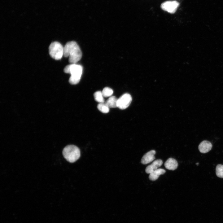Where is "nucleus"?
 <instances>
[{"label":"nucleus","instance_id":"obj_7","mask_svg":"<svg viewBox=\"0 0 223 223\" xmlns=\"http://www.w3.org/2000/svg\"><path fill=\"white\" fill-rule=\"evenodd\" d=\"M156 153L155 150H151L146 153L142 157L141 163L143 164H146L151 163L155 159V155Z\"/></svg>","mask_w":223,"mask_h":223},{"label":"nucleus","instance_id":"obj_9","mask_svg":"<svg viewBox=\"0 0 223 223\" xmlns=\"http://www.w3.org/2000/svg\"><path fill=\"white\" fill-rule=\"evenodd\" d=\"M212 146V144L209 141L204 140L200 143L198 148L201 153H206L211 150Z\"/></svg>","mask_w":223,"mask_h":223},{"label":"nucleus","instance_id":"obj_3","mask_svg":"<svg viewBox=\"0 0 223 223\" xmlns=\"http://www.w3.org/2000/svg\"><path fill=\"white\" fill-rule=\"evenodd\" d=\"M63 154L64 158L68 162L73 163L80 157L79 149L76 146L70 145L66 146L63 149Z\"/></svg>","mask_w":223,"mask_h":223},{"label":"nucleus","instance_id":"obj_12","mask_svg":"<svg viewBox=\"0 0 223 223\" xmlns=\"http://www.w3.org/2000/svg\"><path fill=\"white\" fill-rule=\"evenodd\" d=\"M118 98L115 96H111L104 103L110 108L117 107V102Z\"/></svg>","mask_w":223,"mask_h":223},{"label":"nucleus","instance_id":"obj_2","mask_svg":"<svg viewBox=\"0 0 223 223\" xmlns=\"http://www.w3.org/2000/svg\"><path fill=\"white\" fill-rule=\"evenodd\" d=\"M83 71L82 67L80 65L70 64L66 66L64 69L66 73H69L71 76L69 82L71 84H78L80 81Z\"/></svg>","mask_w":223,"mask_h":223},{"label":"nucleus","instance_id":"obj_13","mask_svg":"<svg viewBox=\"0 0 223 223\" xmlns=\"http://www.w3.org/2000/svg\"><path fill=\"white\" fill-rule=\"evenodd\" d=\"M94 95L95 100L97 102L99 103H105L104 97L102 92L97 91L94 93Z\"/></svg>","mask_w":223,"mask_h":223},{"label":"nucleus","instance_id":"obj_8","mask_svg":"<svg viewBox=\"0 0 223 223\" xmlns=\"http://www.w3.org/2000/svg\"><path fill=\"white\" fill-rule=\"evenodd\" d=\"M163 164L161 160L158 159L154 161L150 165L148 166L146 168L145 172L147 174H150L154 170L158 169Z\"/></svg>","mask_w":223,"mask_h":223},{"label":"nucleus","instance_id":"obj_4","mask_svg":"<svg viewBox=\"0 0 223 223\" xmlns=\"http://www.w3.org/2000/svg\"><path fill=\"white\" fill-rule=\"evenodd\" d=\"M49 50L50 55L55 59L59 60L63 56L64 47L58 42H52L49 46Z\"/></svg>","mask_w":223,"mask_h":223},{"label":"nucleus","instance_id":"obj_15","mask_svg":"<svg viewBox=\"0 0 223 223\" xmlns=\"http://www.w3.org/2000/svg\"><path fill=\"white\" fill-rule=\"evenodd\" d=\"M216 173L217 177L223 178V165L218 164L216 168Z\"/></svg>","mask_w":223,"mask_h":223},{"label":"nucleus","instance_id":"obj_10","mask_svg":"<svg viewBox=\"0 0 223 223\" xmlns=\"http://www.w3.org/2000/svg\"><path fill=\"white\" fill-rule=\"evenodd\" d=\"M164 165L166 168L169 170H174L177 168L178 164L175 159L170 158L166 161Z\"/></svg>","mask_w":223,"mask_h":223},{"label":"nucleus","instance_id":"obj_11","mask_svg":"<svg viewBox=\"0 0 223 223\" xmlns=\"http://www.w3.org/2000/svg\"><path fill=\"white\" fill-rule=\"evenodd\" d=\"M165 173V170L162 168H158L150 173L149 178L152 181L157 180L161 175Z\"/></svg>","mask_w":223,"mask_h":223},{"label":"nucleus","instance_id":"obj_14","mask_svg":"<svg viewBox=\"0 0 223 223\" xmlns=\"http://www.w3.org/2000/svg\"><path fill=\"white\" fill-rule=\"evenodd\" d=\"M98 110L102 113H106L109 112V108L104 103H100L97 105Z\"/></svg>","mask_w":223,"mask_h":223},{"label":"nucleus","instance_id":"obj_16","mask_svg":"<svg viewBox=\"0 0 223 223\" xmlns=\"http://www.w3.org/2000/svg\"><path fill=\"white\" fill-rule=\"evenodd\" d=\"M102 92L104 97H107L112 96L113 91L111 88L106 87L103 89Z\"/></svg>","mask_w":223,"mask_h":223},{"label":"nucleus","instance_id":"obj_1","mask_svg":"<svg viewBox=\"0 0 223 223\" xmlns=\"http://www.w3.org/2000/svg\"><path fill=\"white\" fill-rule=\"evenodd\" d=\"M82 54L78 44L75 41L67 42L64 47L63 56L68 57L70 64H76L81 59Z\"/></svg>","mask_w":223,"mask_h":223},{"label":"nucleus","instance_id":"obj_5","mask_svg":"<svg viewBox=\"0 0 223 223\" xmlns=\"http://www.w3.org/2000/svg\"><path fill=\"white\" fill-rule=\"evenodd\" d=\"M179 5V3L177 1H167L161 4V8L164 11L173 14L175 12Z\"/></svg>","mask_w":223,"mask_h":223},{"label":"nucleus","instance_id":"obj_6","mask_svg":"<svg viewBox=\"0 0 223 223\" xmlns=\"http://www.w3.org/2000/svg\"><path fill=\"white\" fill-rule=\"evenodd\" d=\"M132 100L131 95L128 94H124L118 99L117 107L121 109H124L128 107Z\"/></svg>","mask_w":223,"mask_h":223}]
</instances>
